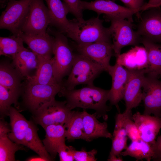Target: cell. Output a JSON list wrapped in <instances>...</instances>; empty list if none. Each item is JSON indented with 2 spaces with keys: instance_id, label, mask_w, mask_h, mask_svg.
<instances>
[{
  "instance_id": "39",
  "label": "cell",
  "mask_w": 161,
  "mask_h": 161,
  "mask_svg": "<svg viewBox=\"0 0 161 161\" xmlns=\"http://www.w3.org/2000/svg\"><path fill=\"white\" fill-rule=\"evenodd\" d=\"M152 146L153 151L152 160L155 161L161 157V135L158 137L155 143Z\"/></svg>"
},
{
  "instance_id": "28",
  "label": "cell",
  "mask_w": 161,
  "mask_h": 161,
  "mask_svg": "<svg viewBox=\"0 0 161 161\" xmlns=\"http://www.w3.org/2000/svg\"><path fill=\"white\" fill-rule=\"evenodd\" d=\"M64 125L66 129V138L68 141L78 139L84 140L82 112L71 111Z\"/></svg>"
},
{
  "instance_id": "32",
  "label": "cell",
  "mask_w": 161,
  "mask_h": 161,
  "mask_svg": "<svg viewBox=\"0 0 161 161\" xmlns=\"http://www.w3.org/2000/svg\"><path fill=\"white\" fill-rule=\"evenodd\" d=\"M24 146L13 142L8 136L0 137V161H15L16 152L19 150H25Z\"/></svg>"
},
{
  "instance_id": "13",
  "label": "cell",
  "mask_w": 161,
  "mask_h": 161,
  "mask_svg": "<svg viewBox=\"0 0 161 161\" xmlns=\"http://www.w3.org/2000/svg\"><path fill=\"white\" fill-rule=\"evenodd\" d=\"M129 70V75L123 98L126 112L131 111L133 108L139 106L142 100L143 86L146 74L145 69Z\"/></svg>"
},
{
  "instance_id": "16",
  "label": "cell",
  "mask_w": 161,
  "mask_h": 161,
  "mask_svg": "<svg viewBox=\"0 0 161 161\" xmlns=\"http://www.w3.org/2000/svg\"><path fill=\"white\" fill-rule=\"evenodd\" d=\"M107 72L112 78L109 100L111 105H115L118 108V103L123 99L125 87L129 75V70L116 63L114 66L110 65Z\"/></svg>"
},
{
  "instance_id": "7",
  "label": "cell",
  "mask_w": 161,
  "mask_h": 161,
  "mask_svg": "<svg viewBox=\"0 0 161 161\" xmlns=\"http://www.w3.org/2000/svg\"><path fill=\"white\" fill-rule=\"evenodd\" d=\"M7 6L0 17V28L13 34L21 32L33 0H8Z\"/></svg>"
},
{
  "instance_id": "31",
  "label": "cell",
  "mask_w": 161,
  "mask_h": 161,
  "mask_svg": "<svg viewBox=\"0 0 161 161\" xmlns=\"http://www.w3.org/2000/svg\"><path fill=\"white\" fill-rule=\"evenodd\" d=\"M22 38L18 35L0 37V55L12 59L24 47Z\"/></svg>"
},
{
  "instance_id": "37",
  "label": "cell",
  "mask_w": 161,
  "mask_h": 161,
  "mask_svg": "<svg viewBox=\"0 0 161 161\" xmlns=\"http://www.w3.org/2000/svg\"><path fill=\"white\" fill-rule=\"evenodd\" d=\"M75 148L72 146H67L66 145L62 146L59 150L58 153L61 161H75L74 152Z\"/></svg>"
},
{
  "instance_id": "45",
  "label": "cell",
  "mask_w": 161,
  "mask_h": 161,
  "mask_svg": "<svg viewBox=\"0 0 161 161\" xmlns=\"http://www.w3.org/2000/svg\"><path fill=\"white\" fill-rule=\"evenodd\" d=\"M155 161H161V157L156 160Z\"/></svg>"
},
{
  "instance_id": "26",
  "label": "cell",
  "mask_w": 161,
  "mask_h": 161,
  "mask_svg": "<svg viewBox=\"0 0 161 161\" xmlns=\"http://www.w3.org/2000/svg\"><path fill=\"white\" fill-rule=\"evenodd\" d=\"M38 57L39 64L35 75L26 78V80L32 83L44 85L59 83L54 77L53 58Z\"/></svg>"
},
{
  "instance_id": "25",
  "label": "cell",
  "mask_w": 161,
  "mask_h": 161,
  "mask_svg": "<svg viewBox=\"0 0 161 161\" xmlns=\"http://www.w3.org/2000/svg\"><path fill=\"white\" fill-rule=\"evenodd\" d=\"M140 42L146 49L148 66L145 69L148 75L158 78L161 74V44L141 37Z\"/></svg>"
},
{
  "instance_id": "23",
  "label": "cell",
  "mask_w": 161,
  "mask_h": 161,
  "mask_svg": "<svg viewBox=\"0 0 161 161\" xmlns=\"http://www.w3.org/2000/svg\"><path fill=\"white\" fill-rule=\"evenodd\" d=\"M12 59L13 65L24 78L30 76L34 70L36 71L39 64L38 56L25 47Z\"/></svg>"
},
{
  "instance_id": "34",
  "label": "cell",
  "mask_w": 161,
  "mask_h": 161,
  "mask_svg": "<svg viewBox=\"0 0 161 161\" xmlns=\"http://www.w3.org/2000/svg\"><path fill=\"white\" fill-rule=\"evenodd\" d=\"M121 114L127 136L131 141L140 139L136 125L132 119L131 111H124Z\"/></svg>"
},
{
  "instance_id": "5",
  "label": "cell",
  "mask_w": 161,
  "mask_h": 161,
  "mask_svg": "<svg viewBox=\"0 0 161 161\" xmlns=\"http://www.w3.org/2000/svg\"><path fill=\"white\" fill-rule=\"evenodd\" d=\"M111 22L109 27L113 40L112 48L115 56L120 54L122 49L126 46H136L140 42L141 36L133 29L132 22L121 18L104 16Z\"/></svg>"
},
{
  "instance_id": "41",
  "label": "cell",
  "mask_w": 161,
  "mask_h": 161,
  "mask_svg": "<svg viewBox=\"0 0 161 161\" xmlns=\"http://www.w3.org/2000/svg\"><path fill=\"white\" fill-rule=\"evenodd\" d=\"M161 6V0H149L145 3L141 9L140 12L154 7H160Z\"/></svg>"
},
{
  "instance_id": "21",
  "label": "cell",
  "mask_w": 161,
  "mask_h": 161,
  "mask_svg": "<svg viewBox=\"0 0 161 161\" xmlns=\"http://www.w3.org/2000/svg\"><path fill=\"white\" fill-rule=\"evenodd\" d=\"M23 77L13 65L7 60L0 62V85L8 90L21 95Z\"/></svg>"
},
{
  "instance_id": "24",
  "label": "cell",
  "mask_w": 161,
  "mask_h": 161,
  "mask_svg": "<svg viewBox=\"0 0 161 161\" xmlns=\"http://www.w3.org/2000/svg\"><path fill=\"white\" fill-rule=\"evenodd\" d=\"M8 116L11 131L8 134V137L13 142L24 146L25 136L31 121L27 120L12 106L10 108Z\"/></svg>"
},
{
  "instance_id": "27",
  "label": "cell",
  "mask_w": 161,
  "mask_h": 161,
  "mask_svg": "<svg viewBox=\"0 0 161 161\" xmlns=\"http://www.w3.org/2000/svg\"><path fill=\"white\" fill-rule=\"evenodd\" d=\"M115 125L112 134V145L110 154L117 156L127 147V135L122 118V114H117L115 117Z\"/></svg>"
},
{
  "instance_id": "11",
  "label": "cell",
  "mask_w": 161,
  "mask_h": 161,
  "mask_svg": "<svg viewBox=\"0 0 161 161\" xmlns=\"http://www.w3.org/2000/svg\"><path fill=\"white\" fill-rule=\"evenodd\" d=\"M158 78L148 75L143 81L142 100L143 114L161 117V80Z\"/></svg>"
},
{
  "instance_id": "36",
  "label": "cell",
  "mask_w": 161,
  "mask_h": 161,
  "mask_svg": "<svg viewBox=\"0 0 161 161\" xmlns=\"http://www.w3.org/2000/svg\"><path fill=\"white\" fill-rule=\"evenodd\" d=\"M97 151L95 149L87 151L82 148L80 151L75 149L74 152V160L76 161H96L95 155Z\"/></svg>"
},
{
  "instance_id": "29",
  "label": "cell",
  "mask_w": 161,
  "mask_h": 161,
  "mask_svg": "<svg viewBox=\"0 0 161 161\" xmlns=\"http://www.w3.org/2000/svg\"><path fill=\"white\" fill-rule=\"evenodd\" d=\"M24 146L33 151L47 161L53 160L40 139L37 127L31 121L26 133Z\"/></svg>"
},
{
  "instance_id": "10",
  "label": "cell",
  "mask_w": 161,
  "mask_h": 161,
  "mask_svg": "<svg viewBox=\"0 0 161 161\" xmlns=\"http://www.w3.org/2000/svg\"><path fill=\"white\" fill-rule=\"evenodd\" d=\"M137 32L141 36L161 44V8H152L140 12Z\"/></svg>"
},
{
  "instance_id": "44",
  "label": "cell",
  "mask_w": 161,
  "mask_h": 161,
  "mask_svg": "<svg viewBox=\"0 0 161 161\" xmlns=\"http://www.w3.org/2000/svg\"><path fill=\"white\" fill-rule=\"evenodd\" d=\"M8 0H0V3H4L6 1Z\"/></svg>"
},
{
  "instance_id": "3",
  "label": "cell",
  "mask_w": 161,
  "mask_h": 161,
  "mask_svg": "<svg viewBox=\"0 0 161 161\" xmlns=\"http://www.w3.org/2000/svg\"><path fill=\"white\" fill-rule=\"evenodd\" d=\"M103 71L101 66L81 54H75L72 68L63 86L71 90L80 84L93 85L94 80Z\"/></svg>"
},
{
  "instance_id": "8",
  "label": "cell",
  "mask_w": 161,
  "mask_h": 161,
  "mask_svg": "<svg viewBox=\"0 0 161 161\" xmlns=\"http://www.w3.org/2000/svg\"><path fill=\"white\" fill-rule=\"evenodd\" d=\"M72 110L66 100L60 101L55 99L46 103L33 114L35 122L44 129L52 124L64 125Z\"/></svg>"
},
{
  "instance_id": "19",
  "label": "cell",
  "mask_w": 161,
  "mask_h": 161,
  "mask_svg": "<svg viewBox=\"0 0 161 161\" xmlns=\"http://www.w3.org/2000/svg\"><path fill=\"white\" fill-rule=\"evenodd\" d=\"M44 129L46 135L43 143L46 149L54 160L60 149L66 145V127L64 125L52 124Z\"/></svg>"
},
{
  "instance_id": "14",
  "label": "cell",
  "mask_w": 161,
  "mask_h": 161,
  "mask_svg": "<svg viewBox=\"0 0 161 161\" xmlns=\"http://www.w3.org/2000/svg\"><path fill=\"white\" fill-rule=\"evenodd\" d=\"M112 44L111 42H107L76 44L75 47L78 53L101 66L107 71L113 55Z\"/></svg>"
},
{
  "instance_id": "1",
  "label": "cell",
  "mask_w": 161,
  "mask_h": 161,
  "mask_svg": "<svg viewBox=\"0 0 161 161\" xmlns=\"http://www.w3.org/2000/svg\"><path fill=\"white\" fill-rule=\"evenodd\" d=\"M109 90L104 89L93 85L79 89L69 90L63 86L58 94L66 99L67 104L72 110L76 107L95 110L97 117L108 118L107 112L110 110L107 105Z\"/></svg>"
},
{
  "instance_id": "38",
  "label": "cell",
  "mask_w": 161,
  "mask_h": 161,
  "mask_svg": "<svg viewBox=\"0 0 161 161\" xmlns=\"http://www.w3.org/2000/svg\"><path fill=\"white\" fill-rule=\"evenodd\" d=\"M114 1L119 0L125 4L126 7L134 10L137 13L138 16L141 11V9L145 4L144 0H112Z\"/></svg>"
},
{
  "instance_id": "9",
  "label": "cell",
  "mask_w": 161,
  "mask_h": 161,
  "mask_svg": "<svg viewBox=\"0 0 161 161\" xmlns=\"http://www.w3.org/2000/svg\"><path fill=\"white\" fill-rule=\"evenodd\" d=\"M44 0H33L21 32L29 35L44 34L47 32L50 24L49 10Z\"/></svg>"
},
{
  "instance_id": "18",
  "label": "cell",
  "mask_w": 161,
  "mask_h": 161,
  "mask_svg": "<svg viewBox=\"0 0 161 161\" xmlns=\"http://www.w3.org/2000/svg\"><path fill=\"white\" fill-rule=\"evenodd\" d=\"M116 63L130 70L147 69L148 66L147 53L144 47L135 46L116 57Z\"/></svg>"
},
{
  "instance_id": "22",
  "label": "cell",
  "mask_w": 161,
  "mask_h": 161,
  "mask_svg": "<svg viewBox=\"0 0 161 161\" xmlns=\"http://www.w3.org/2000/svg\"><path fill=\"white\" fill-rule=\"evenodd\" d=\"M47 4L50 18V24L58 31L66 33L69 24L67 18L69 11L61 0H44Z\"/></svg>"
},
{
  "instance_id": "43",
  "label": "cell",
  "mask_w": 161,
  "mask_h": 161,
  "mask_svg": "<svg viewBox=\"0 0 161 161\" xmlns=\"http://www.w3.org/2000/svg\"><path fill=\"white\" fill-rule=\"evenodd\" d=\"M28 161H47L45 158L39 156H35L30 157L26 160Z\"/></svg>"
},
{
  "instance_id": "33",
  "label": "cell",
  "mask_w": 161,
  "mask_h": 161,
  "mask_svg": "<svg viewBox=\"0 0 161 161\" xmlns=\"http://www.w3.org/2000/svg\"><path fill=\"white\" fill-rule=\"evenodd\" d=\"M20 95L0 85V113L1 119L8 116L11 105L17 104Z\"/></svg>"
},
{
  "instance_id": "35",
  "label": "cell",
  "mask_w": 161,
  "mask_h": 161,
  "mask_svg": "<svg viewBox=\"0 0 161 161\" xmlns=\"http://www.w3.org/2000/svg\"><path fill=\"white\" fill-rule=\"evenodd\" d=\"M69 13L73 15L78 21L83 20V11L80 4V0H63Z\"/></svg>"
},
{
  "instance_id": "12",
  "label": "cell",
  "mask_w": 161,
  "mask_h": 161,
  "mask_svg": "<svg viewBox=\"0 0 161 161\" xmlns=\"http://www.w3.org/2000/svg\"><path fill=\"white\" fill-rule=\"evenodd\" d=\"M80 4L83 10L93 11L98 16L104 14L106 16L126 19L132 22L133 15L137 14L136 11L118 4L112 0H95L89 2L80 0Z\"/></svg>"
},
{
  "instance_id": "17",
  "label": "cell",
  "mask_w": 161,
  "mask_h": 161,
  "mask_svg": "<svg viewBox=\"0 0 161 161\" xmlns=\"http://www.w3.org/2000/svg\"><path fill=\"white\" fill-rule=\"evenodd\" d=\"M18 35L31 50L38 56L52 57L55 38L47 32L44 34L29 35L21 32Z\"/></svg>"
},
{
  "instance_id": "4",
  "label": "cell",
  "mask_w": 161,
  "mask_h": 161,
  "mask_svg": "<svg viewBox=\"0 0 161 161\" xmlns=\"http://www.w3.org/2000/svg\"><path fill=\"white\" fill-rule=\"evenodd\" d=\"M63 83L44 85L26 80L22 92L24 104L33 114L43 105L55 99L56 95L61 91Z\"/></svg>"
},
{
  "instance_id": "42",
  "label": "cell",
  "mask_w": 161,
  "mask_h": 161,
  "mask_svg": "<svg viewBox=\"0 0 161 161\" xmlns=\"http://www.w3.org/2000/svg\"><path fill=\"white\" fill-rule=\"evenodd\" d=\"M121 155L117 156L109 154L107 160L109 161H122L123 160Z\"/></svg>"
},
{
  "instance_id": "30",
  "label": "cell",
  "mask_w": 161,
  "mask_h": 161,
  "mask_svg": "<svg viewBox=\"0 0 161 161\" xmlns=\"http://www.w3.org/2000/svg\"><path fill=\"white\" fill-rule=\"evenodd\" d=\"M120 155L124 156H130L137 160L145 159L150 161L152 160L153 151L152 145L140 139L132 141Z\"/></svg>"
},
{
  "instance_id": "2",
  "label": "cell",
  "mask_w": 161,
  "mask_h": 161,
  "mask_svg": "<svg viewBox=\"0 0 161 161\" xmlns=\"http://www.w3.org/2000/svg\"><path fill=\"white\" fill-rule=\"evenodd\" d=\"M69 21V26L66 34L76 44L111 42L109 28L103 26V20L100 19L99 16L81 21L76 18Z\"/></svg>"
},
{
  "instance_id": "6",
  "label": "cell",
  "mask_w": 161,
  "mask_h": 161,
  "mask_svg": "<svg viewBox=\"0 0 161 161\" xmlns=\"http://www.w3.org/2000/svg\"><path fill=\"white\" fill-rule=\"evenodd\" d=\"M55 40L53 46V67L54 78L58 83L63 82V78L68 75L72 68L74 55L68 39L63 33L53 32Z\"/></svg>"
},
{
  "instance_id": "20",
  "label": "cell",
  "mask_w": 161,
  "mask_h": 161,
  "mask_svg": "<svg viewBox=\"0 0 161 161\" xmlns=\"http://www.w3.org/2000/svg\"><path fill=\"white\" fill-rule=\"evenodd\" d=\"M82 112L84 140L90 142L99 137L112 139V134L108 130L106 122L99 121L95 113L89 114L85 109Z\"/></svg>"
},
{
  "instance_id": "15",
  "label": "cell",
  "mask_w": 161,
  "mask_h": 161,
  "mask_svg": "<svg viewBox=\"0 0 161 161\" xmlns=\"http://www.w3.org/2000/svg\"><path fill=\"white\" fill-rule=\"evenodd\" d=\"M132 118L140 139L151 145H153L161 129V117L141 114L137 112L132 115Z\"/></svg>"
},
{
  "instance_id": "46",
  "label": "cell",
  "mask_w": 161,
  "mask_h": 161,
  "mask_svg": "<svg viewBox=\"0 0 161 161\" xmlns=\"http://www.w3.org/2000/svg\"><path fill=\"white\" fill-rule=\"evenodd\" d=\"M159 77H160L161 78V74L159 76Z\"/></svg>"
},
{
  "instance_id": "40",
  "label": "cell",
  "mask_w": 161,
  "mask_h": 161,
  "mask_svg": "<svg viewBox=\"0 0 161 161\" xmlns=\"http://www.w3.org/2000/svg\"><path fill=\"white\" fill-rule=\"evenodd\" d=\"M7 123L3 119H1L0 122V137L8 136V134L11 131Z\"/></svg>"
}]
</instances>
